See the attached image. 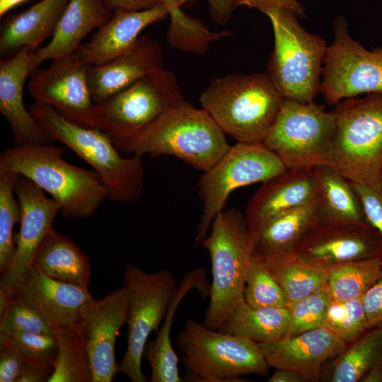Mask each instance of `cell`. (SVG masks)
<instances>
[{
	"instance_id": "1",
	"label": "cell",
	"mask_w": 382,
	"mask_h": 382,
	"mask_svg": "<svg viewBox=\"0 0 382 382\" xmlns=\"http://www.w3.org/2000/svg\"><path fill=\"white\" fill-rule=\"evenodd\" d=\"M225 134L204 109L185 102L135 134L112 140L125 153L139 157L173 156L204 172L231 146Z\"/></svg>"
},
{
	"instance_id": "2",
	"label": "cell",
	"mask_w": 382,
	"mask_h": 382,
	"mask_svg": "<svg viewBox=\"0 0 382 382\" xmlns=\"http://www.w3.org/2000/svg\"><path fill=\"white\" fill-rule=\"evenodd\" d=\"M64 149L52 143L13 146L0 154V170L25 177L50 195L64 217L86 219L107 198L106 189L94 171L63 158Z\"/></svg>"
},
{
	"instance_id": "3",
	"label": "cell",
	"mask_w": 382,
	"mask_h": 382,
	"mask_svg": "<svg viewBox=\"0 0 382 382\" xmlns=\"http://www.w3.org/2000/svg\"><path fill=\"white\" fill-rule=\"evenodd\" d=\"M29 111L52 141L62 142L93 168L108 200L131 203L140 197L144 187L141 157L122 156L108 134L71 122L49 105L35 101Z\"/></svg>"
},
{
	"instance_id": "4",
	"label": "cell",
	"mask_w": 382,
	"mask_h": 382,
	"mask_svg": "<svg viewBox=\"0 0 382 382\" xmlns=\"http://www.w3.org/2000/svg\"><path fill=\"white\" fill-rule=\"evenodd\" d=\"M284 100L267 73L216 78L199 97L201 108L225 133L249 144L263 142Z\"/></svg>"
},
{
	"instance_id": "5",
	"label": "cell",
	"mask_w": 382,
	"mask_h": 382,
	"mask_svg": "<svg viewBox=\"0 0 382 382\" xmlns=\"http://www.w3.org/2000/svg\"><path fill=\"white\" fill-rule=\"evenodd\" d=\"M253 236L245 215L231 208L214 218L210 233L202 241L208 251L212 282L203 324L219 330L244 300L245 279L252 257Z\"/></svg>"
},
{
	"instance_id": "6",
	"label": "cell",
	"mask_w": 382,
	"mask_h": 382,
	"mask_svg": "<svg viewBox=\"0 0 382 382\" xmlns=\"http://www.w3.org/2000/svg\"><path fill=\"white\" fill-rule=\"evenodd\" d=\"M260 11L269 18L274 37L268 76L284 99L313 102L320 93L325 40L303 29L298 17L285 8L272 6Z\"/></svg>"
},
{
	"instance_id": "7",
	"label": "cell",
	"mask_w": 382,
	"mask_h": 382,
	"mask_svg": "<svg viewBox=\"0 0 382 382\" xmlns=\"http://www.w3.org/2000/svg\"><path fill=\"white\" fill-rule=\"evenodd\" d=\"M332 111L334 166L353 184L382 189V93L342 100Z\"/></svg>"
},
{
	"instance_id": "8",
	"label": "cell",
	"mask_w": 382,
	"mask_h": 382,
	"mask_svg": "<svg viewBox=\"0 0 382 382\" xmlns=\"http://www.w3.org/2000/svg\"><path fill=\"white\" fill-rule=\"evenodd\" d=\"M176 342L189 381H241L243 375L268 373L258 343L212 330L192 319L185 322Z\"/></svg>"
},
{
	"instance_id": "9",
	"label": "cell",
	"mask_w": 382,
	"mask_h": 382,
	"mask_svg": "<svg viewBox=\"0 0 382 382\" xmlns=\"http://www.w3.org/2000/svg\"><path fill=\"white\" fill-rule=\"evenodd\" d=\"M185 102L175 74L163 67L95 103L88 127L112 140L127 138Z\"/></svg>"
},
{
	"instance_id": "10",
	"label": "cell",
	"mask_w": 382,
	"mask_h": 382,
	"mask_svg": "<svg viewBox=\"0 0 382 382\" xmlns=\"http://www.w3.org/2000/svg\"><path fill=\"white\" fill-rule=\"evenodd\" d=\"M332 111L316 103L284 99L263 144L273 151L287 169L334 166Z\"/></svg>"
},
{
	"instance_id": "11",
	"label": "cell",
	"mask_w": 382,
	"mask_h": 382,
	"mask_svg": "<svg viewBox=\"0 0 382 382\" xmlns=\"http://www.w3.org/2000/svg\"><path fill=\"white\" fill-rule=\"evenodd\" d=\"M280 158L263 143L237 142L209 170L202 172L197 187L202 211L195 241L202 243L215 216L224 209L236 189L263 183L285 171Z\"/></svg>"
},
{
	"instance_id": "12",
	"label": "cell",
	"mask_w": 382,
	"mask_h": 382,
	"mask_svg": "<svg viewBox=\"0 0 382 382\" xmlns=\"http://www.w3.org/2000/svg\"><path fill=\"white\" fill-rule=\"evenodd\" d=\"M123 278L129 296V316L127 347L120 372L132 382H146L141 370L144 348L150 334L158 332L176 291V282L170 270L149 274L131 264L126 265Z\"/></svg>"
},
{
	"instance_id": "13",
	"label": "cell",
	"mask_w": 382,
	"mask_h": 382,
	"mask_svg": "<svg viewBox=\"0 0 382 382\" xmlns=\"http://www.w3.org/2000/svg\"><path fill=\"white\" fill-rule=\"evenodd\" d=\"M347 25L342 16L334 21V38L324 59L320 93L329 105L382 93V47L366 50L352 38Z\"/></svg>"
},
{
	"instance_id": "14",
	"label": "cell",
	"mask_w": 382,
	"mask_h": 382,
	"mask_svg": "<svg viewBox=\"0 0 382 382\" xmlns=\"http://www.w3.org/2000/svg\"><path fill=\"white\" fill-rule=\"evenodd\" d=\"M128 316L129 296L125 285L101 299L93 297L82 306L76 325L86 346L92 382H111L120 372L115 341Z\"/></svg>"
},
{
	"instance_id": "15",
	"label": "cell",
	"mask_w": 382,
	"mask_h": 382,
	"mask_svg": "<svg viewBox=\"0 0 382 382\" xmlns=\"http://www.w3.org/2000/svg\"><path fill=\"white\" fill-rule=\"evenodd\" d=\"M88 66L75 54L53 59L35 71L28 83L35 102L45 103L71 122L88 127L95 103L88 84Z\"/></svg>"
},
{
	"instance_id": "16",
	"label": "cell",
	"mask_w": 382,
	"mask_h": 382,
	"mask_svg": "<svg viewBox=\"0 0 382 382\" xmlns=\"http://www.w3.org/2000/svg\"><path fill=\"white\" fill-rule=\"evenodd\" d=\"M292 253L330 271L353 261L382 256V239L371 226L318 221Z\"/></svg>"
},
{
	"instance_id": "17",
	"label": "cell",
	"mask_w": 382,
	"mask_h": 382,
	"mask_svg": "<svg viewBox=\"0 0 382 382\" xmlns=\"http://www.w3.org/2000/svg\"><path fill=\"white\" fill-rule=\"evenodd\" d=\"M5 292L9 300L38 312L53 329L76 325L82 306L93 298L88 288L52 278L35 265Z\"/></svg>"
},
{
	"instance_id": "18",
	"label": "cell",
	"mask_w": 382,
	"mask_h": 382,
	"mask_svg": "<svg viewBox=\"0 0 382 382\" xmlns=\"http://www.w3.org/2000/svg\"><path fill=\"white\" fill-rule=\"evenodd\" d=\"M14 192L21 209V227L13 262L0 279V289L5 291L33 265L38 247L61 212L54 199L47 197L43 190L25 177L17 179Z\"/></svg>"
},
{
	"instance_id": "19",
	"label": "cell",
	"mask_w": 382,
	"mask_h": 382,
	"mask_svg": "<svg viewBox=\"0 0 382 382\" xmlns=\"http://www.w3.org/2000/svg\"><path fill=\"white\" fill-rule=\"evenodd\" d=\"M347 344L324 326L258 343L269 367L295 371L307 381L320 379L325 364L340 354Z\"/></svg>"
},
{
	"instance_id": "20",
	"label": "cell",
	"mask_w": 382,
	"mask_h": 382,
	"mask_svg": "<svg viewBox=\"0 0 382 382\" xmlns=\"http://www.w3.org/2000/svg\"><path fill=\"white\" fill-rule=\"evenodd\" d=\"M318 187L316 168L286 169L262 183L246 206L249 230L253 234L276 214L318 199Z\"/></svg>"
},
{
	"instance_id": "21",
	"label": "cell",
	"mask_w": 382,
	"mask_h": 382,
	"mask_svg": "<svg viewBox=\"0 0 382 382\" xmlns=\"http://www.w3.org/2000/svg\"><path fill=\"white\" fill-rule=\"evenodd\" d=\"M183 4H158L141 11H115L88 42L79 47L75 54L88 66L105 64L129 50L143 29L164 18L173 8Z\"/></svg>"
},
{
	"instance_id": "22",
	"label": "cell",
	"mask_w": 382,
	"mask_h": 382,
	"mask_svg": "<svg viewBox=\"0 0 382 382\" xmlns=\"http://www.w3.org/2000/svg\"><path fill=\"white\" fill-rule=\"evenodd\" d=\"M34 51L23 47L0 62V113L9 125L14 146L52 143L23 100L25 80L32 74Z\"/></svg>"
},
{
	"instance_id": "23",
	"label": "cell",
	"mask_w": 382,
	"mask_h": 382,
	"mask_svg": "<svg viewBox=\"0 0 382 382\" xmlns=\"http://www.w3.org/2000/svg\"><path fill=\"white\" fill-rule=\"evenodd\" d=\"M159 44L147 35L138 38L127 52L108 62L88 67L87 79L94 103L127 87L143 76L163 68Z\"/></svg>"
},
{
	"instance_id": "24",
	"label": "cell",
	"mask_w": 382,
	"mask_h": 382,
	"mask_svg": "<svg viewBox=\"0 0 382 382\" xmlns=\"http://www.w3.org/2000/svg\"><path fill=\"white\" fill-rule=\"evenodd\" d=\"M112 13L103 0H69L50 41L33 52L32 74L47 60L74 54L82 40L108 22Z\"/></svg>"
},
{
	"instance_id": "25",
	"label": "cell",
	"mask_w": 382,
	"mask_h": 382,
	"mask_svg": "<svg viewBox=\"0 0 382 382\" xmlns=\"http://www.w3.org/2000/svg\"><path fill=\"white\" fill-rule=\"evenodd\" d=\"M318 222V199L276 214L253 233L252 256L265 260L294 253Z\"/></svg>"
},
{
	"instance_id": "26",
	"label": "cell",
	"mask_w": 382,
	"mask_h": 382,
	"mask_svg": "<svg viewBox=\"0 0 382 382\" xmlns=\"http://www.w3.org/2000/svg\"><path fill=\"white\" fill-rule=\"evenodd\" d=\"M206 274V270L201 267L185 274L170 303L156 338L146 342L144 356L151 367V382L183 381L179 376L178 356L170 342V330L177 308L191 290L197 289L203 298L209 296L211 284L207 282Z\"/></svg>"
},
{
	"instance_id": "27",
	"label": "cell",
	"mask_w": 382,
	"mask_h": 382,
	"mask_svg": "<svg viewBox=\"0 0 382 382\" xmlns=\"http://www.w3.org/2000/svg\"><path fill=\"white\" fill-rule=\"evenodd\" d=\"M68 1L40 0L5 21L0 34L1 56L23 47L39 48L54 35Z\"/></svg>"
},
{
	"instance_id": "28",
	"label": "cell",
	"mask_w": 382,
	"mask_h": 382,
	"mask_svg": "<svg viewBox=\"0 0 382 382\" xmlns=\"http://www.w3.org/2000/svg\"><path fill=\"white\" fill-rule=\"evenodd\" d=\"M318 178V221L371 226L352 183L335 166L316 167Z\"/></svg>"
},
{
	"instance_id": "29",
	"label": "cell",
	"mask_w": 382,
	"mask_h": 382,
	"mask_svg": "<svg viewBox=\"0 0 382 382\" xmlns=\"http://www.w3.org/2000/svg\"><path fill=\"white\" fill-rule=\"evenodd\" d=\"M55 279L88 288L89 258L70 239L52 228L38 247L33 261Z\"/></svg>"
},
{
	"instance_id": "30",
	"label": "cell",
	"mask_w": 382,
	"mask_h": 382,
	"mask_svg": "<svg viewBox=\"0 0 382 382\" xmlns=\"http://www.w3.org/2000/svg\"><path fill=\"white\" fill-rule=\"evenodd\" d=\"M289 307H254L243 300L219 331L257 343L283 337L290 323Z\"/></svg>"
},
{
	"instance_id": "31",
	"label": "cell",
	"mask_w": 382,
	"mask_h": 382,
	"mask_svg": "<svg viewBox=\"0 0 382 382\" xmlns=\"http://www.w3.org/2000/svg\"><path fill=\"white\" fill-rule=\"evenodd\" d=\"M382 355V325L369 329L351 342L323 368L320 379L328 382H358Z\"/></svg>"
},
{
	"instance_id": "32",
	"label": "cell",
	"mask_w": 382,
	"mask_h": 382,
	"mask_svg": "<svg viewBox=\"0 0 382 382\" xmlns=\"http://www.w3.org/2000/svg\"><path fill=\"white\" fill-rule=\"evenodd\" d=\"M262 260L289 304L327 288L329 271L314 267L292 253Z\"/></svg>"
},
{
	"instance_id": "33",
	"label": "cell",
	"mask_w": 382,
	"mask_h": 382,
	"mask_svg": "<svg viewBox=\"0 0 382 382\" xmlns=\"http://www.w3.org/2000/svg\"><path fill=\"white\" fill-rule=\"evenodd\" d=\"M54 330L58 352L48 382H92L87 349L78 325L59 327Z\"/></svg>"
},
{
	"instance_id": "34",
	"label": "cell",
	"mask_w": 382,
	"mask_h": 382,
	"mask_svg": "<svg viewBox=\"0 0 382 382\" xmlns=\"http://www.w3.org/2000/svg\"><path fill=\"white\" fill-rule=\"evenodd\" d=\"M382 274V256L353 261L329 271L328 291L334 301L361 299Z\"/></svg>"
},
{
	"instance_id": "35",
	"label": "cell",
	"mask_w": 382,
	"mask_h": 382,
	"mask_svg": "<svg viewBox=\"0 0 382 382\" xmlns=\"http://www.w3.org/2000/svg\"><path fill=\"white\" fill-rule=\"evenodd\" d=\"M169 16L170 23L167 30V41L174 49L204 54L212 42L231 35L228 30L211 31L201 21L187 14L180 6L173 8Z\"/></svg>"
},
{
	"instance_id": "36",
	"label": "cell",
	"mask_w": 382,
	"mask_h": 382,
	"mask_svg": "<svg viewBox=\"0 0 382 382\" xmlns=\"http://www.w3.org/2000/svg\"><path fill=\"white\" fill-rule=\"evenodd\" d=\"M21 175L10 170H0V272L11 265L16 250L13 228L21 222V209L14 195V186Z\"/></svg>"
},
{
	"instance_id": "37",
	"label": "cell",
	"mask_w": 382,
	"mask_h": 382,
	"mask_svg": "<svg viewBox=\"0 0 382 382\" xmlns=\"http://www.w3.org/2000/svg\"><path fill=\"white\" fill-rule=\"evenodd\" d=\"M244 300L254 307H288L289 302L265 262L252 256L245 279Z\"/></svg>"
},
{
	"instance_id": "38",
	"label": "cell",
	"mask_w": 382,
	"mask_h": 382,
	"mask_svg": "<svg viewBox=\"0 0 382 382\" xmlns=\"http://www.w3.org/2000/svg\"><path fill=\"white\" fill-rule=\"evenodd\" d=\"M323 326L347 343L361 336L369 330L362 298L343 301L332 299Z\"/></svg>"
},
{
	"instance_id": "39",
	"label": "cell",
	"mask_w": 382,
	"mask_h": 382,
	"mask_svg": "<svg viewBox=\"0 0 382 382\" xmlns=\"http://www.w3.org/2000/svg\"><path fill=\"white\" fill-rule=\"evenodd\" d=\"M331 301L326 288L290 303L288 307L291 319L285 336L323 327Z\"/></svg>"
},
{
	"instance_id": "40",
	"label": "cell",
	"mask_w": 382,
	"mask_h": 382,
	"mask_svg": "<svg viewBox=\"0 0 382 382\" xmlns=\"http://www.w3.org/2000/svg\"><path fill=\"white\" fill-rule=\"evenodd\" d=\"M0 332L8 335L21 332L55 335L53 328L38 312L11 300L0 316Z\"/></svg>"
},
{
	"instance_id": "41",
	"label": "cell",
	"mask_w": 382,
	"mask_h": 382,
	"mask_svg": "<svg viewBox=\"0 0 382 382\" xmlns=\"http://www.w3.org/2000/svg\"><path fill=\"white\" fill-rule=\"evenodd\" d=\"M9 336L27 360L54 366L58 352V342L55 335L21 332Z\"/></svg>"
},
{
	"instance_id": "42",
	"label": "cell",
	"mask_w": 382,
	"mask_h": 382,
	"mask_svg": "<svg viewBox=\"0 0 382 382\" xmlns=\"http://www.w3.org/2000/svg\"><path fill=\"white\" fill-rule=\"evenodd\" d=\"M26 361L11 337L0 332V381L16 382Z\"/></svg>"
},
{
	"instance_id": "43",
	"label": "cell",
	"mask_w": 382,
	"mask_h": 382,
	"mask_svg": "<svg viewBox=\"0 0 382 382\" xmlns=\"http://www.w3.org/2000/svg\"><path fill=\"white\" fill-rule=\"evenodd\" d=\"M352 185L361 202L368 222L378 232L382 239V189L359 184Z\"/></svg>"
},
{
	"instance_id": "44",
	"label": "cell",
	"mask_w": 382,
	"mask_h": 382,
	"mask_svg": "<svg viewBox=\"0 0 382 382\" xmlns=\"http://www.w3.org/2000/svg\"><path fill=\"white\" fill-rule=\"evenodd\" d=\"M369 329L382 325V274L362 297Z\"/></svg>"
},
{
	"instance_id": "45",
	"label": "cell",
	"mask_w": 382,
	"mask_h": 382,
	"mask_svg": "<svg viewBox=\"0 0 382 382\" xmlns=\"http://www.w3.org/2000/svg\"><path fill=\"white\" fill-rule=\"evenodd\" d=\"M241 6L256 8L260 11L268 6H280L289 10L298 18L306 17L305 8L297 0H233L234 8Z\"/></svg>"
},
{
	"instance_id": "46",
	"label": "cell",
	"mask_w": 382,
	"mask_h": 382,
	"mask_svg": "<svg viewBox=\"0 0 382 382\" xmlns=\"http://www.w3.org/2000/svg\"><path fill=\"white\" fill-rule=\"evenodd\" d=\"M54 366L27 360L16 382H48Z\"/></svg>"
},
{
	"instance_id": "47",
	"label": "cell",
	"mask_w": 382,
	"mask_h": 382,
	"mask_svg": "<svg viewBox=\"0 0 382 382\" xmlns=\"http://www.w3.org/2000/svg\"><path fill=\"white\" fill-rule=\"evenodd\" d=\"M112 12L119 10L141 11L151 8L158 4L157 0H103Z\"/></svg>"
},
{
	"instance_id": "48",
	"label": "cell",
	"mask_w": 382,
	"mask_h": 382,
	"mask_svg": "<svg viewBox=\"0 0 382 382\" xmlns=\"http://www.w3.org/2000/svg\"><path fill=\"white\" fill-rule=\"evenodd\" d=\"M212 21L219 24H225L233 11V0H208Z\"/></svg>"
},
{
	"instance_id": "49",
	"label": "cell",
	"mask_w": 382,
	"mask_h": 382,
	"mask_svg": "<svg viewBox=\"0 0 382 382\" xmlns=\"http://www.w3.org/2000/svg\"><path fill=\"white\" fill-rule=\"evenodd\" d=\"M269 382H306V378L301 374L289 369H277L269 378Z\"/></svg>"
},
{
	"instance_id": "50",
	"label": "cell",
	"mask_w": 382,
	"mask_h": 382,
	"mask_svg": "<svg viewBox=\"0 0 382 382\" xmlns=\"http://www.w3.org/2000/svg\"><path fill=\"white\" fill-rule=\"evenodd\" d=\"M361 382H382V355L362 378Z\"/></svg>"
},
{
	"instance_id": "51",
	"label": "cell",
	"mask_w": 382,
	"mask_h": 382,
	"mask_svg": "<svg viewBox=\"0 0 382 382\" xmlns=\"http://www.w3.org/2000/svg\"><path fill=\"white\" fill-rule=\"evenodd\" d=\"M28 0H0V17L7 13L15 6Z\"/></svg>"
},
{
	"instance_id": "52",
	"label": "cell",
	"mask_w": 382,
	"mask_h": 382,
	"mask_svg": "<svg viewBox=\"0 0 382 382\" xmlns=\"http://www.w3.org/2000/svg\"><path fill=\"white\" fill-rule=\"evenodd\" d=\"M157 1L158 4L171 5V4H175L180 2L184 3L187 0H157Z\"/></svg>"
},
{
	"instance_id": "53",
	"label": "cell",
	"mask_w": 382,
	"mask_h": 382,
	"mask_svg": "<svg viewBox=\"0 0 382 382\" xmlns=\"http://www.w3.org/2000/svg\"><path fill=\"white\" fill-rule=\"evenodd\" d=\"M381 187H382V179H381Z\"/></svg>"
}]
</instances>
